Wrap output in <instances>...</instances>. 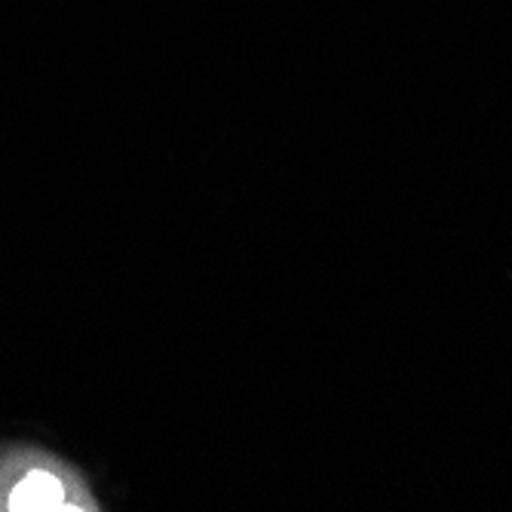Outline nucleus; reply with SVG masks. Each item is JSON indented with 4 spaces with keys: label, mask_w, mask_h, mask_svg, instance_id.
<instances>
[{
    "label": "nucleus",
    "mask_w": 512,
    "mask_h": 512,
    "mask_svg": "<svg viewBox=\"0 0 512 512\" xmlns=\"http://www.w3.org/2000/svg\"><path fill=\"white\" fill-rule=\"evenodd\" d=\"M0 509L4 512H96L102 503L86 476L62 457L31 445L0 448Z\"/></svg>",
    "instance_id": "f257e3e1"
}]
</instances>
